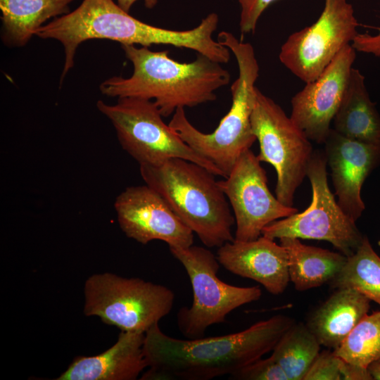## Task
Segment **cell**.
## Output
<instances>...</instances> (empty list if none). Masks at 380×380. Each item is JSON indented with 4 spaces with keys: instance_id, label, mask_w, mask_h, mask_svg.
<instances>
[{
    "instance_id": "cell-14",
    "label": "cell",
    "mask_w": 380,
    "mask_h": 380,
    "mask_svg": "<svg viewBox=\"0 0 380 380\" xmlns=\"http://www.w3.org/2000/svg\"><path fill=\"white\" fill-rule=\"evenodd\" d=\"M356 50L345 46L313 81L291 100L290 118L310 141L324 144L346 90Z\"/></svg>"
},
{
    "instance_id": "cell-8",
    "label": "cell",
    "mask_w": 380,
    "mask_h": 380,
    "mask_svg": "<svg viewBox=\"0 0 380 380\" xmlns=\"http://www.w3.org/2000/svg\"><path fill=\"white\" fill-rule=\"evenodd\" d=\"M169 248L184 267L193 291L191 305L181 308L177 314L178 329L186 338L203 337L209 327L224 322L231 312L261 297L257 286H236L220 279V264L210 250L194 245Z\"/></svg>"
},
{
    "instance_id": "cell-19",
    "label": "cell",
    "mask_w": 380,
    "mask_h": 380,
    "mask_svg": "<svg viewBox=\"0 0 380 380\" xmlns=\"http://www.w3.org/2000/svg\"><path fill=\"white\" fill-rule=\"evenodd\" d=\"M365 81L362 72L353 68L331 128L353 140L380 144V114Z\"/></svg>"
},
{
    "instance_id": "cell-21",
    "label": "cell",
    "mask_w": 380,
    "mask_h": 380,
    "mask_svg": "<svg viewBox=\"0 0 380 380\" xmlns=\"http://www.w3.org/2000/svg\"><path fill=\"white\" fill-rule=\"evenodd\" d=\"M73 0H0L2 42L8 47L27 44L51 18L69 13Z\"/></svg>"
},
{
    "instance_id": "cell-27",
    "label": "cell",
    "mask_w": 380,
    "mask_h": 380,
    "mask_svg": "<svg viewBox=\"0 0 380 380\" xmlns=\"http://www.w3.org/2000/svg\"><path fill=\"white\" fill-rule=\"evenodd\" d=\"M276 0H238L241 7L239 29L243 34L255 31L260 17Z\"/></svg>"
},
{
    "instance_id": "cell-6",
    "label": "cell",
    "mask_w": 380,
    "mask_h": 380,
    "mask_svg": "<svg viewBox=\"0 0 380 380\" xmlns=\"http://www.w3.org/2000/svg\"><path fill=\"white\" fill-rule=\"evenodd\" d=\"M96 107L111 122L122 148L139 165H158L172 158H182L224 177L213 163L196 153L165 123L153 101L122 97L115 104L99 100Z\"/></svg>"
},
{
    "instance_id": "cell-24",
    "label": "cell",
    "mask_w": 380,
    "mask_h": 380,
    "mask_svg": "<svg viewBox=\"0 0 380 380\" xmlns=\"http://www.w3.org/2000/svg\"><path fill=\"white\" fill-rule=\"evenodd\" d=\"M333 352L365 367L380 358V310L365 315Z\"/></svg>"
},
{
    "instance_id": "cell-13",
    "label": "cell",
    "mask_w": 380,
    "mask_h": 380,
    "mask_svg": "<svg viewBox=\"0 0 380 380\" xmlns=\"http://www.w3.org/2000/svg\"><path fill=\"white\" fill-rule=\"evenodd\" d=\"M114 208L122 231L139 243L160 240L169 248L193 245L194 232L164 198L146 184L126 188L116 197Z\"/></svg>"
},
{
    "instance_id": "cell-10",
    "label": "cell",
    "mask_w": 380,
    "mask_h": 380,
    "mask_svg": "<svg viewBox=\"0 0 380 380\" xmlns=\"http://www.w3.org/2000/svg\"><path fill=\"white\" fill-rule=\"evenodd\" d=\"M327 165L324 151H314L307 171L312 187L310 205L301 213L272 222L263 229L262 236L274 240L292 237L326 241L347 257L356 251L364 236L330 190Z\"/></svg>"
},
{
    "instance_id": "cell-22",
    "label": "cell",
    "mask_w": 380,
    "mask_h": 380,
    "mask_svg": "<svg viewBox=\"0 0 380 380\" xmlns=\"http://www.w3.org/2000/svg\"><path fill=\"white\" fill-rule=\"evenodd\" d=\"M334 289H352L380 306V257L368 238L348 256L339 272L329 282Z\"/></svg>"
},
{
    "instance_id": "cell-18",
    "label": "cell",
    "mask_w": 380,
    "mask_h": 380,
    "mask_svg": "<svg viewBox=\"0 0 380 380\" xmlns=\"http://www.w3.org/2000/svg\"><path fill=\"white\" fill-rule=\"evenodd\" d=\"M370 300L352 289H337L308 317L306 326L321 346L335 350L367 315Z\"/></svg>"
},
{
    "instance_id": "cell-29",
    "label": "cell",
    "mask_w": 380,
    "mask_h": 380,
    "mask_svg": "<svg viewBox=\"0 0 380 380\" xmlns=\"http://www.w3.org/2000/svg\"><path fill=\"white\" fill-rule=\"evenodd\" d=\"M340 372L343 380H372L367 367L350 363L341 357Z\"/></svg>"
},
{
    "instance_id": "cell-16",
    "label": "cell",
    "mask_w": 380,
    "mask_h": 380,
    "mask_svg": "<svg viewBox=\"0 0 380 380\" xmlns=\"http://www.w3.org/2000/svg\"><path fill=\"white\" fill-rule=\"evenodd\" d=\"M216 256L227 270L260 283L273 295L288 286V254L274 239L262 235L253 241L234 240L219 247Z\"/></svg>"
},
{
    "instance_id": "cell-30",
    "label": "cell",
    "mask_w": 380,
    "mask_h": 380,
    "mask_svg": "<svg viewBox=\"0 0 380 380\" xmlns=\"http://www.w3.org/2000/svg\"><path fill=\"white\" fill-rule=\"evenodd\" d=\"M138 0H117L118 6L125 11L129 13L132 6ZM147 8L151 9L158 4V0H143Z\"/></svg>"
},
{
    "instance_id": "cell-3",
    "label": "cell",
    "mask_w": 380,
    "mask_h": 380,
    "mask_svg": "<svg viewBox=\"0 0 380 380\" xmlns=\"http://www.w3.org/2000/svg\"><path fill=\"white\" fill-rule=\"evenodd\" d=\"M139 170L145 184L164 198L206 247L219 248L234 240V217L215 175L182 158L139 165Z\"/></svg>"
},
{
    "instance_id": "cell-28",
    "label": "cell",
    "mask_w": 380,
    "mask_h": 380,
    "mask_svg": "<svg viewBox=\"0 0 380 380\" xmlns=\"http://www.w3.org/2000/svg\"><path fill=\"white\" fill-rule=\"evenodd\" d=\"M378 33L372 35L368 33H358L353 39L351 45L362 53L372 54L380 58V27H376Z\"/></svg>"
},
{
    "instance_id": "cell-2",
    "label": "cell",
    "mask_w": 380,
    "mask_h": 380,
    "mask_svg": "<svg viewBox=\"0 0 380 380\" xmlns=\"http://www.w3.org/2000/svg\"><path fill=\"white\" fill-rule=\"evenodd\" d=\"M132 63L130 77H113L103 81L101 92L111 97H135L153 100L163 117L179 108H192L213 101L216 91L230 82L222 64L197 53L190 63H180L167 50L153 51L148 47L121 44Z\"/></svg>"
},
{
    "instance_id": "cell-11",
    "label": "cell",
    "mask_w": 380,
    "mask_h": 380,
    "mask_svg": "<svg viewBox=\"0 0 380 380\" xmlns=\"http://www.w3.org/2000/svg\"><path fill=\"white\" fill-rule=\"evenodd\" d=\"M359 23L346 0H324L311 25L292 33L281 45L280 62L305 83L315 80L337 54L351 44Z\"/></svg>"
},
{
    "instance_id": "cell-17",
    "label": "cell",
    "mask_w": 380,
    "mask_h": 380,
    "mask_svg": "<svg viewBox=\"0 0 380 380\" xmlns=\"http://www.w3.org/2000/svg\"><path fill=\"white\" fill-rule=\"evenodd\" d=\"M145 333L121 331L117 342L95 356L75 359L58 380H134L148 367Z\"/></svg>"
},
{
    "instance_id": "cell-26",
    "label": "cell",
    "mask_w": 380,
    "mask_h": 380,
    "mask_svg": "<svg viewBox=\"0 0 380 380\" xmlns=\"http://www.w3.org/2000/svg\"><path fill=\"white\" fill-rule=\"evenodd\" d=\"M340 360L333 351L319 352L303 380H341Z\"/></svg>"
},
{
    "instance_id": "cell-9",
    "label": "cell",
    "mask_w": 380,
    "mask_h": 380,
    "mask_svg": "<svg viewBox=\"0 0 380 380\" xmlns=\"http://www.w3.org/2000/svg\"><path fill=\"white\" fill-rule=\"evenodd\" d=\"M251 122L260 146L257 158L273 166L276 197L291 207L314 152L310 140L279 105L258 88Z\"/></svg>"
},
{
    "instance_id": "cell-12",
    "label": "cell",
    "mask_w": 380,
    "mask_h": 380,
    "mask_svg": "<svg viewBox=\"0 0 380 380\" xmlns=\"http://www.w3.org/2000/svg\"><path fill=\"white\" fill-rule=\"evenodd\" d=\"M218 184L233 210L236 241L257 239L272 222L298 212L271 193L266 172L251 149L241 155L229 174Z\"/></svg>"
},
{
    "instance_id": "cell-7",
    "label": "cell",
    "mask_w": 380,
    "mask_h": 380,
    "mask_svg": "<svg viewBox=\"0 0 380 380\" xmlns=\"http://www.w3.org/2000/svg\"><path fill=\"white\" fill-rule=\"evenodd\" d=\"M87 316L124 331L146 333L172 310L175 293L165 286L112 273L94 274L84 285Z\"/></svg>"
},
{
    "instance_id": "cell-20",
    "label": "cell",
    "mask_w": 380,
    "mask_h": 380,
    "mask_svg": "<svg viewBox=\"0 0 380 380\" xmlns=\"http://www.w3.org/2000/svg\"><path fill=\"white\" fill-rule=\"evenodd\" d=\"M279 240L288 254L290 281L300 291L329 283L347 259L340 252L308 246L297 238L283 237Z\"/></svg>"
},
{
    "instance_id": "cell-4",
    "label": "cell",
    "mask_w": 380,
    "mask_h": 380,
    "mask_svg": "<svg viewBox=\"0 0 380 380\" xmlns=\"http://www.w3.org/2000/svg\"><path fill=\"white\" fill-rule=\"evenodd\" d=\"M217 41L234 54L239 75L231 86L232 106L211 133H203L188 120L184 108H177L169 125L192 149L213 163L226 177L241 155L256 141L251 117L253 112L259 64L253 46L222 31Z\"/></svg>"
},
{
    "instance_id": "cell-5",
    "label": "cell",
    "mask_w": 380,
    "mask_h": 380,
    "mask_svg": "<svg viewBox=\"0 0 380 380\" xmlns=\"http://www.w3.org/2000/svg\"><path fill=\"white\" fill-rule=\"evenodd\" d=\"M42 39L60 42L65 60L61 76L63 82L74 65L79 45L89 39H110L120 44L170 45L193 49L198 36L194 29L173 30L144 23L122 10L113 0H83L72 12L56 18L35 33Z\"/></svg>"
},
{
    "instance_id": "cell-31",
    "label": "cell",
    "mask_w": 380,
    "mask_h": 380,
    "mask_svg": "<svg viewBox=\"0 0 380 380\" xmlns=\"http://www.w3.org/2000/svg\"><path fill=\"white\" fill-rule=\"evenodd\" d=\"M367 369L373 379L380 380V358L369 364Z\"/></svg>"
},
{
    "instance_id": "cell-25",
    "label": "cell",
    "mask_w": 380,
    "mask_h": 380,
    "mask_svg": "<svg viewBox=\"0 0 380 380\" xmlns=\"http://www.w3.org/2000/svg\"><path fill=\"white\" fill-rule=\"evenodd\" d=\"M238 380H289L286 374L272 356L262 357L229 376Z\"/></svg>"
},
{
    "instance_id": "cell-15",
    "label": "cell",
    "mask_w": 380,
    "mask_h": 380,
    "mask_svg": "<svg viewBox=\"0 0 380 380\" xmlns=\"http://www.w3.org/2000/svg\"><path fill=\"white\" fill-rule=\"evenodd\" d=\"M324 144L337 202L356 222L365 209L361 198L363 183L380 165V144L353 140L331 128Z\"/></svg>"
},
{
    "instance_id": "cell-23",
    "label": "cell",
    "mask_w": 380,
    "mask_h": 380,
    "mask_svg": "<svg viewBox=\"0 0 380 380\" xmlns=\"http://www.w3.org/2000/svg\"><path fill=\"white\" fill-rule=\"evenodd\" d=\"M320 346L306 324L295 322L278 341L271 356L289 380H303L319 353Z\"/></svg>"
},
{
    "instance_id": "cell-1",
    "label": "cell",
    "mask_w": 380,
    "mask_h": 380,
    "mask_svg": "<svg viewBox=\"0 0 380 380\" xmlns=\"http://www.w3.org/2000/svg\"><path fill=\"white\" fill-rule=\"evenodd\" d=\"M296 322L277 315L224 336L179 339L158 324L145 333L144 350L149 370L141 379L209 380L236 372L272 351Z\"/></svg>"
}]
</instances>
